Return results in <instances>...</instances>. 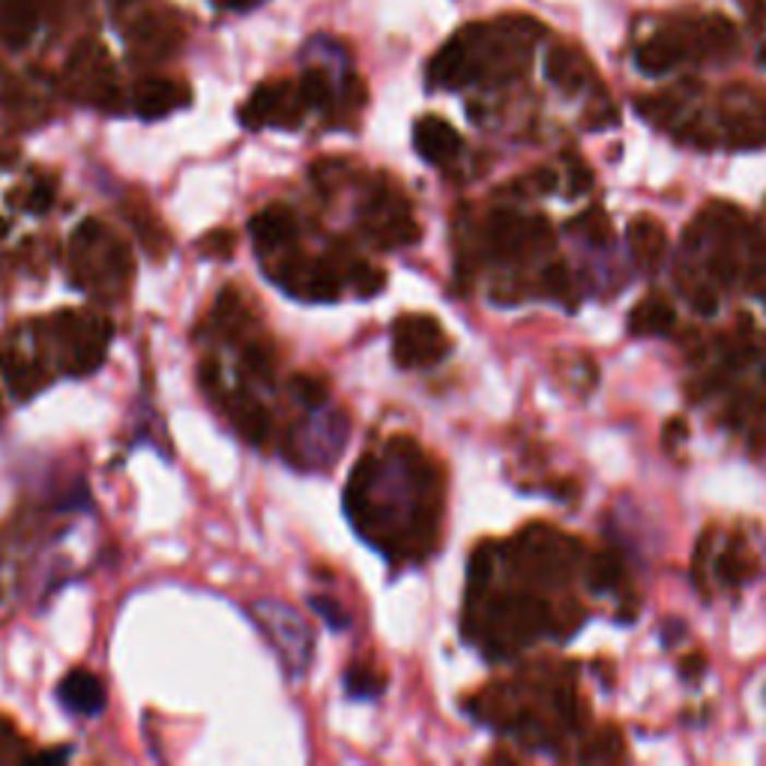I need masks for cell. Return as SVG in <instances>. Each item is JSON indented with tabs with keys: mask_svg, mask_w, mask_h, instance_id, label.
<instances>
[{
	"mask_svg": "<svg viewBox=\"0 0 766 766\" xmlns=\"http://www.w3.org/2000/svg\"><path fill=\"white\" fill-rule=\"evenodd\" d=\"M70 75L72 82L82 84L84 96L103 111H120L123 96L117 91L115 75H111V58L105 51L103 43L96 39H82L72 48L70 55Z\"/></svg>",
	"mask_w": 766,
	"mask_h": 766,
	"instance_id": "cell-1",
	"label": "cell"
},
{
	"mask_svg": "<svg viewBox=\"0 0 766 766\" xmlns=\"http://www.w3.org/2000/svg\"><path fill=\"white\" fill-rule=\"evenodd\" d=\"M393 333V357L402 369L431 366V362H438L450 350L443 326L431 314H405V318L395 321Z\"/></svg>",
	"mask_w": 766,
	"mask_h": 766,
	"instance_id": "cell-2",
	"label": "cell"
},
{
	"mask_svg": "<svg viewBox=\"0 0 766 766\" xmlns=\"http://www.w3.org/2000/svg\"><path fill=\"white\" fill-rule=\"evenodd\" d=\"M302 108L306 105H302L297 87H290L288 82H267L246 99V105L240 108V120L246 129H261L267 123L294 127L302 117Z\"/></svg>",
	"mask_w": 766,
	"mask_h": 766,
	"instance_id": "cell-3",
	"label": "cell"
},
{
	"mask_svg": "<svg viewBox=\"0 0 766 766\" xmlns=\"http://www.w3.org/2000/svg\"><path fill=\"white\" fill-rule=\"evenodd\" d=\"M180 39H183V31L171 15L144 12L139 22L129 27V46L147 60L168 58L180 46Z\"/></svg>",
	"mask_w": 766,
	"mask_h": 766,
	"instance_id": "cell-4",
	"label": "cell"
},
{
	"mask_svg": "<svg viewBox=\"0 0 766 766\" xmlns=\"http://www.w3.org/2000/svg\"><path fill=\"white\" fill-rule=\"evenodd\" d=\"M689 55H692V34H689V27L685 31H662V34L647 39L635 51V63H638V70L644 75H665L677 63H683Z\"/></svg>",
	"mask_w": 766,
	"mask_h": 766,
	"instance_id": "cell-5",
	"label": "cell"
},
{
	"mask_svg": "<svg viewBox=\"0 0 766 766\" xmlns=\"http://www.w3.org/2000/svg\"><path fill=\"white\" fill-rule=\"evenodd\" d=\"M414 144H417L419 156L431 165L453 163L455 156L462 153V135L455 132L453 123H446V120L438 115L417 120V127H414Z\"/></svg>",
	"mask_w": 766,
	"mask_h": 766,
	"instance_id": "cell-6",
	"label": "cell"
},
{
	"mask_svg": "<svg viewBox=\"0 0 766 766\" xmlns=\"http://www.w3.org/2000/svg\"><path fill=\"white\" fill-rule=\"evenodd\" d=\"M132 105H135V115L144 120H159L189 105V87L171 79H147L135 87Z\"/></svg>",
	"mask_w": 766,
	"mask_h": 766,
	"instance_id": "cell-7",
	"label": "cell"
},
{
	"mask_svg": "<svg viewBox=\"0 0 766 766\" xmlns=\"http://www.w3.org/2000/svg\"><path fill=\"white\" fill-rule=\"evenodd\" d=\"M429 82L434 84V87H465V84L477 82V67H474V60H470L465 36L455 34L453 39L431 58Z\"/></svg>",
	"mask_w": 766,
	"mask_h": 766,
	"instance_id": "cell-8",
	"label": "cell"
},
{
	"mask_svg": "<svg viewBox=\"0 0 766 766\" xmlns=\"http://www.w3.org/2000/svg\"><path fill=\"white\" fill-rule=\"evenodd\" d=\"M689 34H692V55L701 58H731L740 48V34H737V24L725 15H707V19H697L689 24Z\"/></svg>",
	"mask_w": 766,
	"mask_h": 766,
	"instance_id": "cell-9",
	"label": "cell"
},
{
	"mask_svg": "<svg viewBox=\"0 0 766 766\" xmlns=\"http://www.w3.org/2000/svg\"><path fill=\"white\" fill-rule=\"evenodd\" d=\"M58 701L75 716H96L105 707L103 680L96 673L75 668L58 685Z\"/></svg>",
	"mask_w": 766,
	"mask_h": 766,
	"instance_id": "cell-10",
	"label": "cell"
},
{
	"mask_svg": "<svg viewBox=\"0 0 766 766\" xmlns=\"http://www.w3.org/2000/svg\"><path fill=\"white\" fill-rule=\"evenodd\" d=\"M39 7L36 0H0V43L7 48H24L36 34Z\"/></svg>",
	"mask_w": 766,
	"mask_h": 766,
	"instance_id": "cell-11",
	"label": "cell"
},
{
	"mask_svg": "<svg viewBox=\"0 0 766 766\" xmlns=\"http://www.w3.org/2000/svg\"><path fill=\"white\" fill-rule=\"evenodd\" d=\"M629 246H632V255L644 270H656L662 264L665 252H668V237L665 228L650 216H638V219L629 222Z\"/></svg>",
	"mask_w": 766,
	"mask_h": 766,
	"instance_id": "cell-12",
	"label": "cell"
},
{
	"mask_svg": "<svg viewBox=\"0 0 766 766\" xmlns=\"http://www.w3.org/2000/svg\"><path fill=\"white\" fill-rule=\"evenodd\" d=\"M249 231H252V237H255V243L261 249H279V246L294 240L297 219H294V213L285 204H270V207H264L261 213L252 216Z\"/></svg>",
	"mask_w": 766,
	"mask_h": 766,
	"instance_id": "cell-13",
	"label": "cell"
},
{
	"mask_svg": "<svg viewBox=\"0 0 766 766\" xmlns=\"http://www.w3.org/2000/svg\"><path fill=\"white\" fill-rule=\"evenodd\" d=\"M527 246V222H522L512 210H498L488 219V252L494 258L522 255Z\"/></svg>",
	"mask_w": 766,
	"mask_h": 766,
	"instance_id": "cell-14",
	"label": "cell"
},
{
	"mask_svg": "<svg viewBox=\"0 0 766 766\" xmlns=\"http://www.w3.org/2000/svg\"><path fill=\"white\" fill-rule=\"evenodd\" d=\"M546 75L548 82L560 87L563 94H578L581 87L587 84V67L584 60L566 46H554L546 58Z\"/></svg>",
	"mask_w": 766,
	"mask_h": 766,
	"instance_id": "cell-15",
	"label": "cell"
},
{
	"mask_svg": "<svg viewBox=\"0 0 766 766\" xmlns=\"http://www.w3.org/2000/svg\"><path fill=\"white\" fill-rule=\"evenodd\" d=\"M677 324L673 306L665 297H647L629 314V333L632 336H662Z\"/></svg>",
	"mask_w": 766,
	"mask_h": 766,
	"instance_id": "cell-16",
	"label": "cell"
},
{
	"mask_svg": "<svg viewBox=\"0 0 766 766\" xmlns=\"http://www.w3.org/2000/svg\"><path fill=\"white\" fill-rule=\"evenodd\" d=\"M237 426H240V431L246 434V441L264 443L267 441L270 429H273V419H270L267 410L258 405V402H243L240 414H237Z\"/></svg>",
	"mask_w": 766,
	"mask_h": 766,
	"instance_id": "cell-17",
	"label": "cell"
},
{
	"mask_svg": "<svg viewBox=\"0 0 766 766\" xmlns=\"http://www.w3.org/2000/svg\"><path fill=\"white\" fill-rule=\"evenodd\" d=\"M290 395H294L302 407L318 410V407L326 405L330 386H326V381H321V378H314V374H294V378H290Z\"/></svg>",
	"mask_w": 766,
	"mask_h": 766,
	"instance_id": "cell-18",
	"label": "cell"
},
{
	"mask_svg": "<svg viewBox=\"0 0 766 766\" xmlns=\"http://www.w3.org/2000/svg\"><path fill=\"white\" fill-rule=\"evenodd\" d=\"M297 94H300V99L306 108H324V105H330L333 87H330L326 72L324 70L302 72L300 84H297Z\"/></svg>",
	"mask_w": 766,
	"mask_h": 766,
	"instance_id": "cell-19",
	"label": "cell"
},
{
	"mask_svg": "<svg viewBox=\"0 0 766 766\" xmlns=\"http://www.w3.org/2000/svg\"><path fill=\"white\" fill-rule=\"evenodd\" d=\"M572 231H581L587 240H590L593 246H608L611 243V222H608V216H605L602 210H587V213H581L578 219L570 222Z\"/></svg>",
	"mask_w": 766,
	"mask_h": 766,
	"instance_id": "cell-20",
	"label": "cell"
},
{
	"mask_svg": "<svg viewBox=\"0 0 766 766\" xmlns=\"http://www.w3.org/2000/svg\"><path fill=\"white\" fill-rule=\"evenodd\" d=\"M620 572H623L620 560L611 551H599V554H593L587 578H590L593 590H611L617 581H620Z\"/></svg>",
	"mask_w": 766,
	"mask_h": 766,
	"instance_id": "cell-21",
	"label": "cell"
},
{
	"mask_svg": "<svg viewBox=\"0 0 766 766\" xmlns=\"http://www.w3.org/2000/svg\"><path fill=\"white\" fill-rule=\"evenodd\" d=\"M680 105H683V99H680V96H673V94L641 96V99H635L638 115L647 117V120H656V123H668V120H673V117H677V111H680Z\"/></svg>",
	"mask_w": 766,
	"mask_h": 766,
	"instance_id": "cell-22",
	"label": "cell"
},
{
	"mask_svg": "<svg viewBox=\"0 0 766 766\" xmlns=\"http://www.w3.org/2000/svg\"><path fill=\"white\" fill-rule=\"evenodd\" d=\"M716 572H719L721 584L737 587V584H743V581H749L752 575H755V563H752V560L740 558L737 551H725V554L716 560Z\"/></svg>",
	"mask_w": 766,
	"mask_h": 766,
	"instance_id": "cell-23",
	"label": "cell"
},
{
	"mask_svg": "<svg viewBox=\"0 0 766 766\" xmlns=\"http://www.w3.org/2000/svg\"><path fill=\"white\" fill-rule=\"evenodd\" d=\"M386 680L378 677V673L366 671V668H350L348 677H345V689H348L350 697H378L383 692Z\"/></svg>",
	"mask_w": 766,
	"mask_h": 766,
	"instance_id": "cell-24",
	"label": "cell"
},
{
	"mask_svg": "<svg viewBox=\"0 0 766 766\" xmlns=\"http://www.w3.org/2000/svg\"><path fill=\"white\" fill-rule=\"evenodd\" d=\"M350 282H354V288L360 290L362 297H374V294H381L383 285H386V273L372 267V264H366V261H354Z\"/></svg>",
	"mask_w": 766,
	"mask_h": 766,
	"instance_id": "cell-25",
	"label": "cell"
},
{
	"mask_svg": "<svg viewBox=\"0 0 766 766\" xmlns=\"http://www.w3.org/2000/svg\"><path fill=\"white\" fill-rule=\"evenodd\" d=\"M737 255H733L731 243H721L713 255H709V276L719 282V285H731L737 279Z\"/></svg>",
	"mask_w": 766,
	"mask_h": 766,
	"instance_id": "cell-26",
	"label": "cell"
},
{
	"mask_svg": "<svg viewBox=\"0 0 766 766\" xmlns=\"http://www.w3.org/2000/svg\"><path fill=\"white\" fill-rule=\"evenodd\" d=\"M7 381H10L12 390L19 393V398H27V395L39 386V383H36V372L22 357H12V362H7Z\"/></svg>",
	"mask_w": 766,
	"mask_h": 766,
	"instance_id": "cell-27",
	"label": "cell"
},
{
	"mask_svg": "<svg viewBox=\"0 0 766 766\" xmlns=\"http://www.w3.org/2000/svg\"><path fill=\"white\" fill-rule=\"evenodd\" d=\"M234 249H237V237L225 228H216V231L201 237V252L210 258H228L234 255Z\"/></svg>",
	"mask_w": 766,
	"mask_h": 766,
	"instance_id": "cell-28",
	"label": "cell"
},
{
	"mask_svg": "<svg viewBox=\"0 0 766 766\" xmlns=\"http://www.w3.org/2000/svg\"><path fill=\"white\" fill-rule=\"evenodd\" d=\"M99 240H105V228L99 219H84L79 228H75V234H72V249H75V255L79 252H91Z\"/></svg>",
	"mask_w": 766,
	"mask_h": 766,
	"instance_id": "cell-29",
	"label": "cell"
},
{
	"mask_svg": "<svg viewBox=\"0 0 766 766\" xmlns=\"http://www.w3.org/2000/svg\"><path fill=\"white\" fill-rule=\"evenodd\" d=\"M542 282H546V288L551 290L554 297H563V294L572 288L570 267H566L563 261H551V264H546V270H542Z\"/></svg>",
	"mask_w": 766,
	"mask_h": 766,
	"instance_id": "cell-30",
	"label": "cell"
},
{
	"mask_svg": "<svg viewBox=\"0 0 766 766\" xmlns=\"http://www.w3.org/2000/svg\"><path fill=\"white\" fill-rule=\"evenodd\" d=\"M527 246L536 249V252H546V249L554 246V231H551V225H548L546 216H534V219H527Z\"/></svg>",
	"mask_w": 766,
	"mask_h": 766,
	"instance_id": "cell-31",
	"label": "cell"
},
{
	"mask_svg": "<svg viewBox=\"0 0 766 766\" xmlns=\"http://www.w3.org/2000/svg\"><path fill=\"white\" fill-rule=\"evenodd\" d=\"M309 602H312V608H314V611H318V614L324 617V623L330 629H336V632H338V629H348L350 626V617L345 614V611H342V608H338V605L333 602V599H324V596H312Z\"/></svg>",
	"mask_w": 766,
	"mask_h": 766,
	"instance_id": "cell-32",
	"label": "cell"
},
{
	"mask_svg": "<svg viewBox=\"0 0 766 766\" xmlns=\"http://www.w3.org/2000/svg\"><path fill=\"white\" fill-rule=\"evenodd\" d=\"M243 357H246V366L252 369L255 378H261V381H270V378H273V354H270L267 348L252 345V348H246Z\"/></svg>",
	"mask_w": 766,
	"mask_h": 766,
	"instance_id": "cell-33",
	"label": "cell"
},
{
	"mask_svg": "<svg viewBox=\"0 0 766 766\" xmlns=\"http://www.w3.org/2000/svg\"><path fill=\"white\" fill-rule=\"evenodd\" d=\"M685 294H689L692 309H695L697 314L709 318V314L719 312V294H716L713 288H707V285H695V290H685Z\"/></svg>",
	"mask_w": 766,
	"mask_h": 766,
	"instance_id": "cell-34",
	"label": "cell"
},
{
	"mask_svg": "<svg viewBox=\"0 0 766 766\" xmlns=\"http://www.w3.org/2000/svg\"><path fill=\"white\" fill-rule=\"evenodd\" d=\"M488 578H491V554H488V548H479L470 560V593L482 590Z\"/></svg>",
	"mask_w": 766,
	"mask_h": 766,
	"instance_id": "cell-35",
	"label": "cell"
},
{
	"mask_svg": "<svg viewBox=\"0 0 766 766\" xmlns=\"http://www.w3.org/2000/svg\"><path fill=\"white\" fill-rule=\"evenodd\" d=\"M51 204H55V183L51 180H39L34 192H31V198H27V210L46 213V210H51Z\"/></svg>",
	"mask_w": 766,
	"mask_h": 766,
	"instance_id": "cell-36",
	"label": "cell"
},
{
	"mask_svg": "<svg viewBox=\"0 0 766 766\" xmlns=\"http://www.w3.org/2000/svg\"><path fill=\"white\" fill-rule=\"evenodd\" d=\"M570 159V177H572V195H584L593 187V171L581 163L578 156H566Z\"/></svg>",
	"mask_w": 766,
	"mask_h": 766,
	"instance_id": "cell-37",
	"label": "cell"
},
{
	"mask_svg": "<svg viewBox=\"0 0 766 766\" xmlns=\"http://www.w3.org/2000/svg\"><path fill=\"white\" fill-rule=\"evenodd\" d=\"M740 7L745 12V22L755 34L766 31V0H740Z\"/></svg>",
	"mask_w": 766,
	"mask_h": 766,
	"instance_id": "cell-38",
	"label": "cell"
},
{
	"mask_svg": "<svg viewBox=\"0 0 766 766\" xmlns=\"http://www.w3.org/2000/svg\"><path fill=\"white\" fill-rule=\"evenodd\" d=\"M530 187H534L539 195H551V192L558 189V175H554L551 168H536L534 175H530Z\"/></svg>",
	"mask_w": 766,
	"mask_h": 766,
	"instance_id": "cell-39",
	"label": "cell"
},
{
	"mask_svg": "<svg viewBox=\"0 0 766 766\" xmlns=\"http://www.w3.org/2000/svg\"><path fill=\"white\" fill-rule=\"evenodd\" d=\"M680 668H683L685 677H701V671H704V656H701V653H692V656H685L683 662H680Z\"/></svg>",
	"mask_w": 766,
	"mask_h": 766,
	"instance_id": "cell-40",
	"label": "cell"
},
{
	"mask_svg": "<svg viewBox=\"0 0 766 766\" xmlns=\"http://www.w3.org/2000/svg\"><path fill=\"white\" fill-rule=\"evenodd\" d=\"M685 438H689V431H685L683 419H671L668 422V441H671V446L677 441H685Z\"/></svg>",
	"mask_w": 766,
	"mask_h": 766,
	"instance_id": "cell-41",
	"label": "cell"
},
{
	"mask_svg": "<svg viewBox=\"0 0 766 766\" xmlns=\"http://www.w3.org/2000/svg\"><path fill=\"white\" fill-rule=\"evenodd\" d=\"M201 381H204V386H216V381H219V366L216 362H207L204 369H201Z\"/></svg>",
	"mask_w": 766,
	"mask_h": 766,
	"instance_id": "cell-42",
	"label": "cell"
},
{
	"mask_svg": "<svg viewBox=\"0 0 766 766\" xmlns=\"http://www.w3.org/2000/svg\"><path fill=\"white\" fill-rule=\"evenodd\" d=\"M67 755H70L67 749H55V752H43V755H36V761H63Z\"/></svg>",
	"mask_w": 766,
	"mask_h": 766,
	"instance_id": "cell-43",
	"label": "cell"
},
{
	"mask_svg": "<svg viewBox=\"0 0 766 766\" xmlns=\"http://www.w3.org/2000/svg\"><path fill=\"white\" fill-rule=\"evenodd\" d=\"M15 156H19V153L10 151V147H3V144H0V168H3V165L15 163Z\"/></svg>",
	"mask_w": 766,
	"mask_h": 766,
	"instance_id": "cell-44",
	"label": "cell"
},
{
	"mask_svg": "<svg viewBox=\"0 0 766 766\" xmlns=\"http://www.w3.org/2000/svg\"><path fill=\"white\" fill-rule=\"evenodd\" d=\"M757 63H761V67L766 70V39L761 43V48H757Z\"/></svg>",
	"mask_w": 766,
	"mask_h": 766,
	"instance_id": "cell-45",
	"label": "cell"
}]
</instances>
